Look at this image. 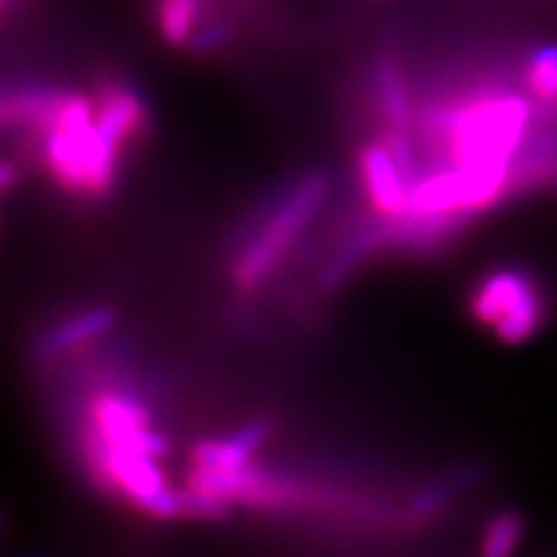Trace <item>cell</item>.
<instances>
[{
    "label": "cell",
    "instance_id": "6da1fadb",
    "mask_svg": "<svg viewBox=\"0 0 557 557\" xmlns=\"http://www.w3.org/2000/svg\"><path fill=\"white\" fill-rule=\"evenodd\" d=\"M3 121L40 133L42 163L70 194L98 198L112 188L124 149L98 126L94 100L49 89L5 94Z\"/></svg>",
    "mask_w": 557,
    "mask_h": 557
},
{
    "label": "cell",
    "instance_id": "7a4b0ae2",
    "mask_svg": "<svg viewBox=\"0 0 557 557\" xmlns=\"http://www.w3.org/2000/svg\"><path fill=\"white\" fill-rule=\"evenodd\" d=\"M476 323L504 344H522L542 333L553 317V293L532 270L504 265L479 278L469 298Z\"/></svg>",
    "mask_w": 557,
    "mask_h": 557
},
{
    "label": "cell",
    "instance_id": "3957f363",
    "mask_svg": "<svg viewBox=\"0 0 557 557\" xmlns=\"http://www.w3.org/2000/svg\"><path fill=\"white\" fill-rule=\"evenodd\" d=\"M325 200V182L321 177H309L295 186L290 194L274 207L265 219V225L237 256L233 278L237 288L256 290L284 263V258L302 237L311 219L317 216Z\"/></svg>",
    "mask_w": 557,
    "mask_h": 557
},
{
    "label": "cell",
    "instance_id": "277c9868",
    "mask_svg": "<svg viewBox=\"0 0 557 557\" xmlns=\"http://www.w3.org/2000/svg\"><path fill=\"white\" fill-rule=\"evenodd\" d=\"M86 450H119V453H147L161 458L168 442L151 425V416L139 399L100 391L89 405V428L84 437Z\"/></svg>",
    "mask_w": 557,
    "mask_h": 557
},
{
    "label": "cell",
    "instance_id": "5b68a950",
    "mask_svg": "<svg viewBox=\"0 0 557 557\" xmlns=\"http://www.w3.org/2000/svg\"><path fill=\"white\" fill-rule=\"evenodd\" d=\"M358 165L362 194L374 212L388 221H403L409 209L411 184L403 168L397 165L388 145L383 139L364 145L358 156Z\"/></svg>",
    "mask_w": 557,
    "mask_h": 557
},
{
    "label": "cell",
    "instance_id": "8992f818",
    "mask_svg": "<svg viewBox=\"0 0 557 557\" xmlns=\"http://www.w3.org/2000/svg\"><path fill=\"white\" fill-rule=\"evenodd\" d=\"M268 437L265 423H249L239 428L228 437H216L200 442L194 448V469L198 472H235L251 465L256 450L263 446Z\"/></svg>",
    "mask_w": 557,
    "mask_h": 557
},
{
    "label": "cell",
    "instance_id": "52a82bcc",
    "mask_svg": "<svg viewBox=\"0 0 557 557\" xmlns=\"http://www.w3.org/2000/svg\"><path fill=\"white\" fill-rule=\"evenodd\" d=\"M98 126L110 139L126 149L131 139L145 128V104L126 84L108 82L96 96Z\"/></svg>",
    "mask_w": 557,
    "mask_h": 557
},
{
    "label": "cell",
    "instance_id": "ba28073f",
    "mask_svg": "<svg viewBox=\"0 0 557 557\" xmlns=\"http://www.w3.org/2000/svg\"><path fill=\"white\" fill-rule=\"evenodd\" d=\"M522 89L534 100L544 121L557 126V45L546 42L530 51L522 65Z\"/></svg>",
    "mask_w": 557,
    "mask_h": 557
},
{
    "label": "cell",
    "instance_id": "9c48e42d",
    "mask_svg": "<svg viewBox=\"0 0 557 557\" xmlns=\"http://www.w3.org/2000/svg\"><path fill=\"white\" fill-rule=\"evenodd\" d=\"M112 325H114L112 309L96 307V309L79 311L75 317H70L49 330V333L40 339V354L42 356L67 354L73 351V348H79L84 344L98 339L100 335L108 333Z\"/></svg>",
    "mask_w": 557,
    "mask_h": 557
},
{
    "label": "cell",
    "instance_id": "30bf717a",
    "mask_svg": "<svg viewBox=\"0 0 557 557\" xmlns=\"http://www.w3.org/2000/svg\"><path fill=\"white\" fill-rule=\"evenodd\" d=\"M376 100L383 119H386V128L409 131L413 116L409 89L399 67L391 61H383L376 67Z\"/></svg>",
    "mask_w": 557,
    "mask_h": 557
},
{
    "label": "cell",
    "instance_id": "8fae6325",
    "mask_svg": "<svg viewBox=\"0 0 557 557\" xmlns=\"http://www.w3.org/2000/svg\"><path fill=\"white\" fill-rule=\"evenodd\" d=\"M525 539V518L516 509H502L487 518L481 532V553L485 557L511 555Z\"/></svg>",
    "mask_w": 557,
    "mask_h": 557
},
{
    "label": "cell",
    "instance_id": "7c38bea8",
    "mask_svg": "<svg viewBox=\"0 0 557 557\" xmlns=\"http://www.w3.org/2000/svg\"><path fill=\"white\" fill-rule=\"evenodd\" d=\"M200 0H161L159 26L170 45L190 42L198 26Z\"/></svg>",
    "mask_w": 557,
    "mask_h": 557
},
{
    "label": "cell",
    "instance_id": "4fadbf2b",
    "mask_svg": "<svg viewBox=\"0 0 557 557\" xmlns=\"http://www.w3.org/2000/svg\"><path fill=\"white\" fill-rule=\"evenodd\" d=\"M228 40H231V26L216 22V24H207L205 28L196 30L194 38H190V47L200 51V54H207V51H214Z\"/></svg>",
    "mask_w": 557,
    "mask_h": 557
},
{
    "label": "cell",
    "instance_id": "5bb4252c",
    "mask_svg": "<svg viewBox=\"0 0 557 557\" xmlns=\"http://www.w3.org/2000/svg\"><path fill=\"white\" fill-rule=\"evenodd\" d=\"M3 3H8V0H3Z\"/></svg>",
    "mask_w": 557,
    "mask_h": 557
}]
</instances>
